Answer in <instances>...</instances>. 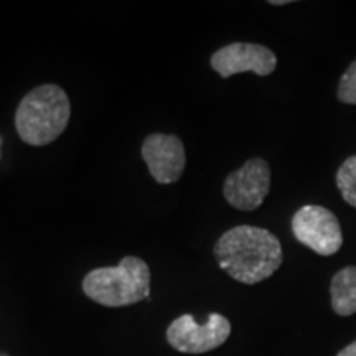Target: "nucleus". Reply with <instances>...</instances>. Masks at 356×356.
I'll return each instance as SVG.
<instances>
[{
  "label": "nucleus",
  "mask_w": 356,
  "mask_h": 356,
  "mask_svg": "<svg viewBox=\"0 0 356 356\" xmlns=\"http://www.w3.org/2000/svg\"><path fill=\"white\" fill-rule=\"evenodd\" d=\"M332 309L340 317L356 314V266H346L332 277Z\"/></svg>",
  "instance_id": "obj_9"
},
{
  "label": "nucleus",
  "mask_w": 356,
  "mask_h": 356,
  "mask_svg": "<svg viewBox=\"0 0 356 356\" xmlns=\"http://www.w3.org/2000/svg\"><path fill=\"white\" fill-rule=\"evenodd\" d=\"M71 118L70 97L56 84L32 89L20 101L15 113V129L25 144L43 147L65 132Z\"/></svg>",
  "instance_id": "obj_2"
},
{
  "label": "nucleus",
  "mask_w": 356,
  "mask_h": 356,
  "mask_svg": "<svg viewBox=\"0 0 356 356\" xmlns=\"http://www.w3.org/2000/svg\"><path fill=\"white\" fill-rule=\"evenodd\" d=\"M337 186L345 202L356 208V155L346 159L338 168Z\"/></svg>",
  "instance_id": "obj_10"
},
{
  "label": "nucleus",
  "mask_w": 356,
  "mask_h": 356,
  "mask_svg": "<svg viewBox=\"0 0 356 356\" xmlns=\"http://www.w3.org/2000/svg\"><path fill=\"white\" fill-rule=\"evenodd\" d=\"M292 233L297 241L320 256L337 254L343 244V233L335 213L320 204H305L296 211Z\"/></svg>",
  "instance_id": "obj_5"
},
{
  "label": "nucleus",
  "mask_w": 356,
  "mask_h": 356,
  "mask_svg": "<svg viewBox=\"0 0 356 356\" xmlns=\"http://www.w3.org/2000/svg\"><path fill=\"white\" fill-rule=\"evenodd\" d=\"M140 154L157 184H175L184 175L186 154L180 137L173 134H150L142 144Z\"/></svg>",
  "instance_id": "obj_8"
},
{
  "label": "nucleus",
  "mask_w": 356,
  "mask_h": 356,
  "mask_svg": "<svg viewBox=\"0 0 356 356\" xmlns=\"http://www.w3.org/2000/svg\"><path fill=\"white\" fill-rule=\"evenodd\" d=\"M270 191V167L264 159H249L238 170L231 172L222 185V195L239 211H254Z\"/></svg>",
  "instance_id": "obj_6"
},
{
  "label": "nucleus",
  "mask_w": 356,
  "mask_h": 356,
  "mask_svg": "<svg viewBox=\"0 0 356 356\" xmlns=\"http://www.w3.org/2000/svg\"><path fill=\"white\" fill-rule=\"evenodd\" d=\"M210 63L222 79L248 71L257 76H269L277 66V56L262 44L236 42L213 53Z\"/></svg>",
  "instance_id": "obj_7"
},
{
  "label": "nucleus",
  "mask_w": 356,
  "mask_h": 356,
  "mask_svg": "<svg viewBox=\"0 0 356 356\" xmlns=\"http://www.w3.org/2000/svg\"><path fill=\"white\" fill-rule=\"evenodd\" d=\"M150 267L136 256L122 257L114 267H97L83 279V292L104 307H127L149 299Z\"/></svg>",
  "instance_id": "obj_3"
},
{
  "label": "nucleus",
  "mask_w": 356,
  "mask_h": 356,
  "mask_svg": "<svg viewBox=\"0 0 356 356\" xmlns=\"http://www.w3.org/2000/svg\"><path fill=\"white\" fill-rule=\"evenodd\" d=\"M231 335L229 320L221 314H210L207 323H197L193 315L178 317L167 328V341L180 353L202 355L220 348Z\"/></svg>",
  "instance_id": "obj_4"
},
{
  "label": "nucleus",
  "mask_w": 356,
  "mask_h": 356,
  "mask_svg": "<svg viewBox=\"0 0 356 356\" xmlns=\"http://www.w3.org/2000/svg\"><path fill=\"white\" fill-rule=\"evenodd\" d=\"M337 96L338 101L343 102V104L356 106V60L341 74Z\"/></svg>",
  "instance_id": "obj_11"
},
{
  "label": "nucleus",
  "mask_w": 356,
  "mask_h": 356,
  "mask_svg": "<svg viewBox=\"0 0 356 356\" xmlns=\"http://www.w3.org/2000/svg\"><path fill=\"white\" fill-rule=\"evenodd\" d=\"M215 259L229 277L248 286L269 279L282 266L284 251L269 229L241 225L226 231L215 244Z\"/></svg>",
  "instance_id": "obj_1"
},
{
  "label": "nucleus",
  "mask_w": 356,
  "mask_h": 356,
  "mask_svg": "<svg viewBox=\"0 0 356 356\" xmlns=\"http://www.w3.org/2000/svg\"><path fill=\"white\" fill-rule=\"evenodd\" d=\"M270 6H287V3H291L289 0H270Z\"/></svg>",
  "instance_id": "obj_13"
},
{
  "label": "nucleus",
  "mask_w": 356,
  "mask_h": 356,
  "mask_svg": "<svg viewBox=\"0 0 356 356\" xmlns=\"http://www.w3.org/2000/svg\"><path fill=\"white\" fill-rule=\"evenodd\" d=\"M337 356H356V340L353 343H350L348 346H345L343 350L338 351Z\"/></svg>",
  "instance_id": "obj_12"
},
{
  "label": "nucleus",
  "mask_w": 356,
  "mask_h": 356,
  "mask_svg": "<svg viewBox=\"0 0 356 356\" xmlns=\"http://www.w3.org/2000/svg\"><path fill=\"white\" fill-rule=\"evenodd\" d=\"M0 144H2V139H0Z\"/></svg>",
  "instance_id": "obj_14"
}]
</instances>
